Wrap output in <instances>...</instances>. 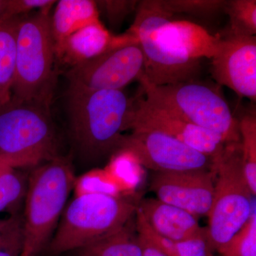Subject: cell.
I'll return each mask as SVG.
<instances>
[{"label": "cell", "mask_w": 256, "mask_h": 256, "mask_svg": "<svg viewBox=\"0 0 256 256\" xmlns=\"http://www.w3.org/2000/svg\"><path fill=\"white\" fill-rule=\"evenodd\" d=\"M18 16L0 20V108L12 99Z\"/></svg>", "instance_id": "18"}, {"label": "cell", "mask_w": 256, "mask_h": 256, "mask_svg": "<svg viewBox=\"0 0 256 256\" xmlns=\"http://www.w3.org/2000/svg\"><path fill=\"white\" fill-rule=\"evenodd\" d=\"M137 206L114 195L76 196L64 210L50 246L53 255L80 250L117 232L136 215Z\"/></svg>", "instance_id": "7"}, {"label": "cell", "mask_w": 256, "mask_h": 256, "mask_svg": "<svg viewBox=\"0 0 256 256\" xmlns=\"http://www.w3.org/2000/svg\"><path fill=\"white\" fill-rule=\"evenodd\" d=\"M176 256H214L206 230L193 238L176 244Z\"/></svg>", "instance_id": "28"}, {"label": "cell", "mask_w": 256, "mask_h": 256, "mask_svg": "<svg viewBox=\"0 0 256 256\" xmlns=\"http://www.w3.org/2000/svg\"><path fill=\"white\" fill-rule=\"evenodd\" d=\"M136 216L138 235L144 237L168 256H176V242H172L154 232L138 208Z\"/></svg>", "instance_id": "26"}, {"label": "cell", "mask_w": 256, "mask_h": 256, "mask_svg": "<svg viewBox=\"0 0 256 256\" xmlns=\"http://www.w3.org/2000/svg\"><path fill=\"white\" fill-rule=\"evenodd\" d=\"M129 31L137 38L144 56L142 76L156 86L197 80L201 62L185 56L173 46L164 32V24L173 14L160 0L140 1Z\"/></svg>", "instance_id": "8"}, {"label": "cell", "mask_w": 256, "mask_h": 256, "mask_svg": "<svg viewBox=\"0 0 256 256\" xmlns=\"http://www.w3.org/2000/svg\"><path fill=\"white\" fill-rule=\"evenodd\" d=\"M8 0H0V20L4 18Z\"/></svg>", "instance_id": "32"}, {"label": "cell", "mask_w": 256, "mask_h": 256, "mask_svg": "<svg viewBox=\"0 0 256 256\" xmlns=\"http://www.w3.org/2000/svg\"><path fill=\"white\" fill-rule=\"evenodd\" d=\"M220 46L212 58V78L242 98L256 100V37L220 36Z\"/></svg>", "instance_id": "12"}, {"label": "cell", "mask_w": 256, "mask_h": 256, "mask_svg": "<svg viewBox=\"0 0 256 256\" xmlns=\"http://www.w3.org/2000/svg\"><path fill=\"white\" fill-rule=\"evenodd\" d=\"M128 129L163 133L213 159L220 156L226 144L218 134L190 124L142 97L133 98L126 124Z\"/></svg>", "instance_id": "11"}, {"label": "cell", "mask_w": 256, "mask_h": 256, "mask_svg": "<svg viewBox=\"0 0 256 256\" xmlns=\"http://www.w3.org/2000/svg\"><path fill=\"white\" fill-rule=\"evenodd\" d=\"M78 256H142L138 235L127 225L78 250Z\"/></svg>", "instance_id": "19"}, {"label": "cell", "mask_w": 256, "mask_h": 256, "mask_svg": "<svg viewBox=\"0 0 256 256\" xmlns=\"http://www.w3.org/2000/svg\"><path fill=\"white\" fill-rule=\"evenodd\" d=\"M163 28L173 46L191 60H212L218 50L220 36H213L196 24L171 18Z\"/></svg>", "instance_id": "16"}, {"label": "cell", "mask_w": 256, "mask_h": 256, "mask_svg": "<svg viewBox=\"0 0 256 256\" xmlns=\"http://www.w3.org/2000/svg\"><path fill=\"white\" fill-rule=\"evenodd\" d=\"M100 21V12L94 0L56 1L54 12L50 16L55 50L72 34Z\"/></svg>", "instance_id": "17"}, {"label": "cell", "mask_w": 256, "mask_h": 256, "mask_svg": "<svg viewBox=\"0 0 256 256\" xmlns=\"http://www.w3.org/2000/svg\"><path fill=\"white\" fill-rule=\"evenodd\" d=\"M26 186L22 175L0 161V212L14 210L26 196Z\"/></svg>", "instance_id": "22"}, {"label": "cell", "mask_w": 256, "mask_h": 256, "mask_svg": "<svg viewBox=\"0 0 256 256\" xmlns=\"http://www.w3.org/2000/svg\"><path fill=\"white\" fill-rule=\"evenodd\" d=\"M54 0H8L4 18H14L34 12L35 10L52 9Z\"/></svg>", "instance_id": "29"}, {"label": "cell", "mask_w": 256, "mask_h": 256, "mask_svg": "<svg viewBox=\"0 0 256 256\" xmlns=\"http://www.w3.org/2000/svg\"><path fill=\"white\" fill-rule=\"evenodd\" d=\"M224 12L229 18L228 28L226 34L234 36H256V0L226 1Z\"/></svg>", "instance_id": "21"}, {"label": "cell", "mask_w": 256, "mask_h": 256, "mask_svg": "<svg viewBox=\"0 0 256 256\" xmlns=\"http://www.w3.org/2000/svg\"><path fill=\"white\" fill-rule=\"evenodd\" d=\"M99 12L105 14L112 28L120 26L124 20L136 11L140 1L136 0H102L96 1Z\"/></svg>", "instance_id": "25"}, {"label": "cell", "mask_w": 256, "mask_h": 256, "mask_svg": "<svg viewBox=\"0 0 256 256\" xmlns=\"http://www.w3.org/2000/svg\"><path fill=\"white\" fill-rule=\"evenodd\" d=\"M138 236L142 248V256H168L144 237L139 235Z\"/></svg>", "instance_id": "30"}, {"label": "cell", "mask_w": 256, "mask_h": 256, "mask_svg": "<svg viewBox=\"0 0 256 256\" xmlns=\"http://www.w3.org/2000/svg\"><path fill=\"white\" fill-rule=\"evenodd\" d=\"M132 101L124 90L68 87L70 133L86 158L100 160L119 150Z\"/></svg>", "instance_id": "1"}, {"label": "cell", "mask_w": 256, "mask_h": 256, "mask_svg": "<svg viewBox=\"0 0 256 256\" xmlns=\"http://www.w3.org/2000/svg\"><path fill=\"white\" fill-rule=\"evenodd\" d=\"M50 10L18 16L12 98L50 108L56 84Z\"/></svg>", "instance_id": "2"}, {"label": "cell", "mask_w": 256, "mask_h": 256, "mask_svg": "<svg viewBox=\"0 0 256 256\" xmlns=\"http://www.w3.org/2000/svg\"><path fill=\"white\" fill-rule=\"evenodd\" d=\"M171 14H185L198 18H213L224 12V0H160Z\"/></svg>", "instance_id": "23"}, {"label": "cell", "mask_w": 256, "mask_h": 256, "mask_svg": "<svg viewBox=\"0 0 256 256\" xmlns=\"http://www.w3.org/2000/svg\"><path fill=\"white\" fill-rule=\"evenodd\" d=\"M20 256H32L28 255V254H23V252H21V254H20Z\"/></svg>", "instance_id": "33"}, {"label": "cell", "mask_w": 256, "mask_h": 256, "mask_svg": "<svg viewBox=\"0 0 256 256\" xmlns=\"http://www.w3.org/2000/svg\"><path fill=\"white\" fill-rule=\"evenodd\" d=\"M137 208L154 232L174 242L193 238L206 230L194 216L156 198H144Z\"/></svg>", "instance_id": "15"}, {"label": "cell", "mask_w": 256, "mask_h": 256, "mask_svg": "<svg viewBox=\"0 0 256 256\" xmlns=\"http://www.w3.org/2000/svg\"><path fill=\"white\" fill-rule=\"evenodd\" d=\"M76 178L68 159L57 158L32 172L26 188L22 252L36 256L56 226Z\"/></svg>", "instance_id": "5"}, {"label": "cell", "mask_w": 256, "mask_h": 256, "mask_svg": "<svg viewBox=\"0 0 256 256\" xmlns=\"http://www.w3.org/2000/svg\"><path fill=\"white\" fill-rule=\"evenodd\" d=\"M22 249L0 248V256H20Z\"/></svg>", "instance_id": "31"}, {"label": "cell", "mask_w": 256, "mask_h": 256, "mask_svg": "<svg viewBox=\"0 0 256 256\" xmlns=\"http://www.w3.org/2000/svg\"><path fill=\"white\" fill-rule=\"evenodd\" d=\"M120 150L129 152L138 164L154 172L213 170V158L156 131H132L124 136Z\"/></svg>", "instance_id": "10"}, {"label": "cell", "mask_w": 256, "mask_h": 256, "mask_svg": "<svg viewBox=\"0 0 256 256\" xmlns=\"http://www.w3.org/2000/svg\"><path fill=\"white\" fill-rule=\"evenodd\" d=\"M222 256H256V212L218 252Z\"/></svg>", "instance_id": "24"}, {"label": "cell", "mask_w": 256, "mask_h": 256, "mask_svg": "<svg viewBox=\"0 0 256 256\" xmlns=\"http://www.w3.org/2000/svg\"><path fill=\"white\" fill-rule=\"evenodd\" d=\"M144 65L142 50L133 35L130 40L102 54L69 68L66 73L68 87L122 90L142 75Z\"/></svg>", "instance_id": "9"}, {"label": "cell", "mask_w": 256, "mask_h": 256, "mask_svg": "<svg viewBox=\"0 0 256 256\" xmlns=\"http://www.w3.org/2000/svg\"><path fill=\"white\" fill-rule=\"evenodd\" d=\"M214 170L156 172L150 190L160 201L186 210L197 218L208 216L214 192Z\"/></svg>", "instance_id": "13"}, {"label": "cell", "mask_w": 256, "mask_h": 256, "mask_svg": "<svg viewBox=\"0 0 256 256\" xmlns=\"http://www.w3.org/2000/svg\"><path fill=\"white\" fill-rule=\"evenodd\" d=\"M22 246V228L15 217L0 220V248H20Z\"/></svg>", "instance_id": "27"}, {"label": "cell", "mask_w": 256, "mask_h": 256, "mask_svg": "<svg viewBox=\"0 0 256 256\" xmlns=\"http://www.w3.org/2000/svg\"><path fill=\"white\" fill-rule=\"evenodd\" d=\"M132 36L128 30L122 34L114 35L101 21L98 22L67 37L56 50V57L60 63L72 68L102 54Z\"/></svg>", "instance_id": "14"}, {"label": "cell", "mask_w": 256, "mask_h": 256, "mask_svg": "<svg viewBox=\"0 0 256 256\" xmlns=\"http://www.w3.org/2000/svg\"><path fill=\"white\" fill-rule=\"evenodd\" d=\"M244 174L252 196L256 195V116L246 114L238 120Z\"/></svg>", "instance_id": "20"}, {"label": "cell", "mask_w": 256, "mask_h": 256, "mask_svg": "<svg viewBox=\"0 0 256 256\" xmlns=\"http://www.w3.org/2000/svg\"><path fill=\"white\" fill-rule=\"evenodd\" d=\"M57 156L50 108L13 98L0 108V161L18 169Z\"/></svg>", "instance_id": "3"}, {"label": "cell", "mask_w": 256, "mask_h": 256, "mask_svg": "<svg viewBox=\"0 0 256 256\" xmlns=\"http://www.w3.org/2000/svg\"><path fill=\"white\" fill-rule=\"evenodd\" d=\"M213 169L214 192L206 230L212 250L218 252L246 223L256 208L244 174L240 142L226 144L214 159Z\"/></svg>", "instance_id": "6"}, {"label": "cell", "mask_w": 256, "mask_h": 256, "mask_svg": "<svg viewBox=\"0 0 256 256\" xmlns=\"http://www.w3.org/2000/svg\"></svg>", "instance_id": "34"}, {"label": "cell", "mask_w": 256, "mask_h": 256, "mask_svg": "<svg viewBox=\"0 0 256 256\" xmlns=\"http://www.w3.org/2000/svg\"><path fill=\"white\" fill-rule=\"evenodd\" d=\"M138 80L153 105L218 134L226 144L240 142L238 120L218 89L197 80L156 86L141 75Z\"/></svg>", "instance_id": "4"}]
</instances>
